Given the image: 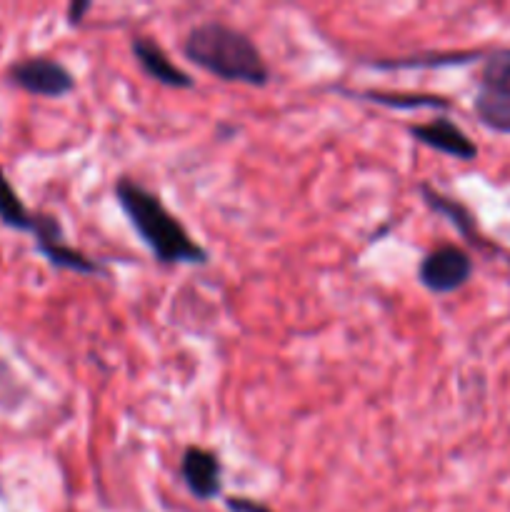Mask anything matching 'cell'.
Segmentation results:
<instances>
[{
    "label": "cell",
    "instance_id": "obj_1",
    "mask_svg": "<svg viewBox=\"0 0 510 512\" xmlns=\"http://www.w3.org/2000/svg\"><path fill=\"white\" fill-rule=\"evenodd\" d=\"M115 200L160 265L208 263V253L190 238L183 223L165 208L153 190L135 183L133 178H120L115 183Z\"/></svg>",
    "mask_w": 510,
    "mask_h": 512
},
{
    "label": "cell",
    "instance_id": "obj_2",
    "mask_svg": "<svg viewBox=\"0 0 510 512\" xmlns=\"http://www.w3.org/2000/svg\"><path fill=\"white\" fill-rule=\"evenodd\" d=\"M183 53L190 63L228 83L263 88L270 80V68L265 65L258 45L243 30L220 20L193 25L183 40Z\"/></svg>",
    "mask_w": 510,
    "mask_h": 512
},
{
    "label": "cell",
    "instance_id": "obj_3",
    "mask_svg": "<svg viewBox=\"0 0 510 512\" xmlns=\"http://www.w3.org/2000/svg\"><path fill=\"white\" fill-rule=\"evenodd\" d=\"M473 108L480 123L510 135V48L495 50L485 58Z\"/></svg>",
    "mask_w": 510,
    "mask_h": 512
},
{
    "label": "cell",
    "instance_id": "obj_4",
    "mask_svg": "<svg viewBox=\"0 0 510 512\" xmlns=\"http://www.w3.org/2000/svg\"><path fill=\"white\" fill-rule=\"evenodd\" d=\"M8 80L15 88L38 95V98H63L75 90L73 73L60 60L45 58V55H35V58H25L10 65Z\"/></svg>",
    "mask_w": 510,
    "mask_h": 512
},
{
    "label": "cell",
    "instance_id": "obj_5",
    "mask_svg": "<svg viewBox=\"0 0 510 512\" xmlns=\"http://www.w3.org/2000/svg\"><path fill=\"white\" fill-rule=\"evenodd\" d=\"M470 275H473V260L458 245H438L420 260L418 268V280L423 288L435 295L463 288Z\"/></svg>",
    "mask_w": 510,
    "mask_h": 512
},
{
    "label": "cell",
    "instance_id": "obj_6",
    "mask_svg": "<svg viewBox=\"0 0 510 512\" xmlns=\"http://www.w3.org/2000/svg\"><path fill=\"white\" fill-rule=\"evenodd\" d=\"M35 245H38V253L48 258V263L58 270H70V273L78 275H100L103 268L95 263L93 258H88L85 253H80L78 248L65 243L63 225L58 223V218L53 215H35L33 225Z\"/></svg>",
    "mask_w": 510,
    "mask_h": 512
},
{
    "label": "cell",
    "instance_id": "obj_7",
    "mask_svg": "<svg viewBox=\"0 0 510 512\" xmlns=\"http://www.w3.org/2000/svg\"><path fill=\"white\" fill-rule=\"evenodd\" d=\"M180 475H183L190 495H195L198 500L218 498L223 490V468H220L218 455L200 445L185 448L183 460H180Z\"/></svg>",
    "mask_w": 510,
    "mask_h": 512
},
{
    "label": "cell",
    "instance_id": "obj_8",
    "mask_svg": "<svg viewBox=\"0 0 510 512\" xmlns=\"http://www.w3.org/2000/svg\"><path fill=\"white\" fill-rule=\"evenodd\" d=\"M130 50H133L135 63L140 65L148 78H153L155 83L168 85V88L178 90H190L195 85V80L190 78L185 70H180L178 65L170 63V58L165 55V50L160 48L155 40L145 38V35H138V38L130 40Z\"/></svg>",
    "mask_w": 510,
    "mask_h": 512
},
{
    "label": "cell",
    "instance_id": "obj_9",
    "mask_svg": "<svg viewBox=\"0 0 510 512\" xmlns=\"http://www.w3.org/2000/svg\"><path fill=\"white\" fill-rule=\"evenodd\" d=\"M408 133L420 145H428V148L450 155V158L473 160L478 155V148H475L473 140L448 118H435L430 123L413 125V128H408Z\"/></svg>",
    "mask_w": 510,
    "mask_h": 512
},
{
    "label": "cell",
    "instance_id": "obj_10",
    "mask_svg": "<svg viewBox=\"0 0 510 512\" xmlns=\"http://www.w3.org/2000/svg\"><path fill=\"white\" fill-rule=\"evenodd\" d=\"M35 215L38 213H30V210L25 208V203L20 200V195L15 193V188L10 185L5 170L0 168V223H3L5 228L23 230V233H33Z\"/></svg>",
    "mask_w": 510,
    "mask_h": 512
},
{
    "label": "cell",
    "instance_id": "obj_11",
    "mask_svg": "<svg viewBox=\"0 0 510 512\" xmlns=\"http://www.w3.org/2000/svg\"><path fill=\"white\" fill-rule=\"evenodd\" d=\"M420 193H423L425 203H428L430 208L438 210V213L445 215V218H450V223H453L460 233L468 235V238H473L475 235L473 218H470V213L463 208V205L455 203V200H450V198H445L443 193H438V190H433L430 185H425V183L420 185Z\"/></svg>",
    "mask_w": 510,
    "mask_h": 512
},
{
    "label": "cell",
    "instance_id": "obj_12",
    "mask_svg": "<svg viewBox=\"0 0 510 512\" xmlns=\"http://www.w3.org/2000/svg\"><path fill=\"white\" fill-rule=\"evenodd\" d=\"M373 103L390 105V108H448L443 98H430V95H385V93H365Z\"/></svg>",
    "mask_w": 510,
    "mask_h": 512
},
{
    "label": "cell",
    "instance_id": "obj_13",
    "mask_svg": "<svg viewBox=\"0 0 510 512\" xmlns=\"http://www.w3.org/2000/svg\"><path fill=\"white\" fill-rule=\"evenodd\" d=\"M225 505H228L230 512H273L270 508H265V505L255 503V500H248V498H228L225 500Z\"/></svg>",
    "mask_w": 510,
    "mask_h": 512
},
{
    "label": "cell",
    "instance_id": "obj_14",
    "mask_svg": "<svg viewBox=\"0 0 510 512\" xmlns=\"http://www.w3.org/2000/svg\"><path fill=\"white\" fill-rule=\"evenodd\" d=\"M93 8V3H88V0H83V3H73L68 8V23L70 25H80L83 23V15L88 13V10Z\"/></svg>",
    "mask_w": 510,
    "mask_h": 512
}]
</instances>
